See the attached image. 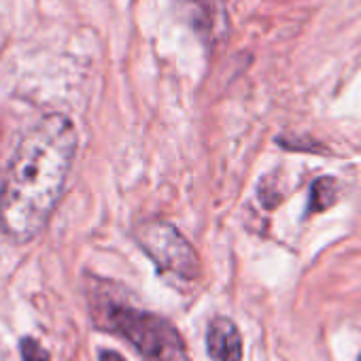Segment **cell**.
Masks as SVG:
<instances>
[{
	"label": "cell",
	"mask_w": 361,
	"mask_h": 361,
	"mask_svg": "<svg viewBox=\"0 0 361 361\" xmlns=\"http://www.w3.org/2000/svg\"><path fill=\"white\" fill-rule=\"evenodd\" d=\"M138 245L157 264L161 272H170L178 279H198L200 259L190 240L174 226L166 221H145L136 230Z\"/></svg>",
	"instance_id": "cell-3"
},
{
	"label": "cell",
	"mask_w": 361,
	"mask_h": 361,
	"mask_svg": "<svg viewBox=\"0 0 361 361\" xmlns=\"http://www.w3.org/2000/svg\"><path fill=\"white\" fill-rule=\"evenodd\" d=\"M100 361H126V359L115 350H100Z\"/></svg>",
	"instance_id": "cell-8"
},
{
	"label": "cell",
	"mask_w": 361,
	"mask_h": 361,
	"mask_svg": "<svg viewBox=\"0 0 361 361\" xmlns=\"http://www.w3.org/2000/svg\"><path fill=\"white\" fill-rule=\"evenodd\" d=\"M180 7L188 9L190 24L202 32L209 35L213 28V0H178Z\"/></svg>",
	"instance_id": "cell-5"
},
{
	"label": "cell",
	"mask_w": 361,
	"mask_h": 361,
	"mask_svg": "<svg viewBox=\"0 0 361 361\" xmlns=\"http://www.w3.org/2000/svg\"><path fill=\"white\" fill-rule=\"evenodd\" d=\"M77 153L66 115L37 119L20 138L0 183V230L13 243L35 240L49 224Z\"/></svg>",
	"instance_id": "cell-1"
},
{
	"label": "cell",
	"mask_w": 361,
	"mask_h": 361,
	"mask_svg": "<svg viewBox=\"0 0 361 361\" xmlns=\"http://www.w3.org/2000/svg\"><path fill=\"white\" fill-rule=\"evenodd\" d=\"M359 361H361V357H359Z\"/></svg>",
	"instance_id": "cell-9"
},
{
	"label": "cell",
	"mask_w": 361,
	"mask_h": 361,
	"mask_svg": "<svg viewBox=\"0 0 361 361\" xmlns=\"http://www.w3.org/2000/svg\"><path fill=\"white\" fill-rule=\"evenodd\" d=\"M20 348H22L24 361H49V353L35 338H24Z\"/></svg>",
	"instance_id": "cell-7"
},
{
	"label": "cell",
	"mask_w": 361,
	"mask_h": 361,
	"mask_svg": "<svg viewBox=\"0 0 361 361\" xmlns=\"http://www.w3.org/2000/svg\"><path fill=\"white\" fill-rule=\"evenodd\" d=\"M207 348L213 361H240L243 338L232 319L217 317L207 329Z\"/></svg>",
	"instance_id": "cell-4"
},
{
	"label": "cell",
	"mask_w": 361,
	"mask_h": 361,
	"mask_svg": "<svg viewBox=\"0 0 361 361\" xmlns=\"http://www.w3.org/2000/svg\"><path fill=\"white\" fill-rule=\"evenodd\" d=\"M338 198V185L334 178H317L310 188L308 213H319L329 209Z\"/></svg>",
	"instance_id": "cell-6"
},
{
	"label": "cell",
	"mask_w": 361,
	"mask_h": 361,
	"mask_svg": "<svg viewBox=\"0 0 361 361\" xmlns=\"http://www.w3.org/2000/svg\"><path fill=\"white\" fill-rule=\"evenodd\" d=\"M92 317L96 327L126 338L147 361H192L176 327L153 312L98 293L92 300Z\"/></svg>",
	"instance_id": "cell-2"
}]
</instances>
